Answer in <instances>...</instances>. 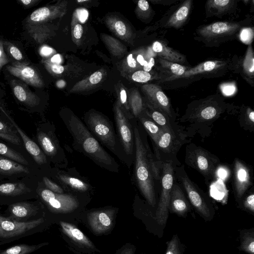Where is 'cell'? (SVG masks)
Returning <instances> with one entry per match:
<instances>
[{
  "instance_id": "f35d334b",
  "label": "cell",
  "mask_w": 254,
  "mask_h": 254,
  "mask_svg": "<svg viewBox=\"0 0 254 254\" xmlns=\"http://www.w3.org/2000/svg\"><path fill=\"white\" fill-rule=\"evenodd\" d=\"M240 237L239 250L249 254H254V229L242 230Z\"/></svg>"
},
{
  "instance_id": "6da1fadb",
  "label": "cell",
  "mask_w": 254,
  "mask_h": 254,
  "mask_svg": "<svg viewBox=\"0 0 254 254\" xmlns=\"http://www.w3.org/2000/svg\"><path fill=\"white\" fill-rule=\"evenodd\" d=\"M131 122L135 140V182L148 203L154 207L160 189L162 162L157 159L151 151L147 141V134L139 122L132 119Z\"/></svg>"
},
{
  "instance_id": "1f68e13d",
  "label": "cell",
  "mask_w": 254,
  "mask_h": 254,
  "mask_svg": "<svg viewBox=\"0 0 254 254\" xmlns=\"http://www.w3.org/2000/svg\"><path fill=\"white\" fill-rule=\"evenodd\" d=\"M151 139L152 144L157 142L160 136L166 130L156 124L145 113L137 119Z\"/></svg>"
},
{
  "instance_id": "277c9868",
  "label": "cell",
  "mask_w": 254,
  "mask_h": 254,
  "mask_svg": "<svg viewBox=\"0 0 254 254\" xmlns=\"http://www.w3.org/2000/svg\"><path fill=\"white\" fill-rule=\"evenodd\" d=\"M237 59L209 60L190 66L179 76H171L156 81L162 89L184 87L203 78L219 77L228 72H235Z\"/></svg>"
},
{
  "instance_id": "9c48e42d",
  "label": "cell",
  "mask_w": 254,
  "mask_h": 254,
  "mask_svg": "<svg viewBox=\"0 0 254 254\" xmlns=\"http://www.w3.org/2000/svg\"><path fill=\"white\" fill-rule=\"evenodd\" d=\"M37 176H26L21 179L0 180V204L9 205L25 200L37 199Z\"/></svg>"
},
{
  "instance_id": "d6986e66",
  "label": "cell",
  "mask_w": 254,
  "mask_h": 254,
  "mask_svg": "<svg viewBox=\"0 0 254 254\" xmlns=\"http://www.w3.org/2000/svg\"><path fill=\"white\" fill-rule=\"evenodd\" d=\"M6 69L12 75L18 77L27 84L41 88L44 83L38 71L33 67L21 63H13L6 66Z\"/></svg>"
},
{
  "instance_id": "c3c4849f",
  "label": "cell",
  "mask_w": 254,
  "mask_h": 254,
  "mask_svg": "<svg viewBox=\"0 0 254 254\" xmlns=\"http://www.w3.org/2000/svg\"><path fill=\"white\" fill-rule=\"evenodd\" d=\"M137 4L139 10L143 14L144 17L147 18L151 16V8L147 0H139Z\"/></svg>"
},
{
  "instance_id": "f6af8a7d",
  "label": "cell",
  "mask_w": 254,
  "mask_h": 254,
  "mask_svg": "<svg viewBox=\"0 0 254 254\" xmlns=\"http://www.w3.org/2000/svg\"><path fill=\"white\" fill-rule=\"evenodd\" d=\"M4 44L6 49L8 51L10 56L15 60L21 61L23 60V57L21 52L19 49L11 43L5 42Z\"/></svg>"
},
{
  "instance_id": "8d00e7d4",
  "label": "cell",
  "mask_w": 254,
  "mask_h": 254,
  "mask_svg": "<svg viewBox=\"0 0 254 254\" xmlns=\"http://www.w3.org/2000/svg\"><path fill=\"white\" fill-rule=\"evenodd\" d=\"M56 178L63 184L73 190L84 192L89 190L88 184L77 178L64 174H59Z\"/></svg>"
},
{
  "instance_id": "11a10c76",
  "label": "cell",
  "mask_w": 254,
  "mask_h": 254,
  "mask_svg": "<svg viewBox=\"0 0 254 254\" xmlns=\"http://www.w3.org/2000/svg\"><path fill=\"white\" fill-rule=\"evenodd\" d=\"M18 2L25 8H30L37 4L39 0H19Z\"/></svg>"
},
{
  "instance_id": "5bb4252c",
  "label": "cell",
  "mask_w": 254,
  "mask_h": 254,
  "mask_svg": "<svg viewBox=\"0 0 254 254\" xmlns=\"http://www.w3.org/2000/svg\"><path fill=\"white\" fill-rule=\"evenodd\" d=\"M117 135L123 150L131 164L134 159L135 140L131 120L118 102L114 109Z\"/></svg>"
},
{
  "instance_id": "6125c7cd",
  "label": "cell",
  "mask_w": 254,
  "mask_h": 254,
  "mask_svg": "<svg viewBox=\"0 0 254 254\" xmlns=\"http://www.w3.org/2000/svg\"><path fill=\"white\" fill-rule=\"evenodd\" d=\"M56 84H57V86L59 88H63V87H64L65 86V83L63 80H60L57 81Z\"/></svg>"
},
{
  "instance_id": "816d5d0a",
  "label": "cell",
  "mask_w": 254,
  "mask_h": 254,
  "mask_svg": "<svg viewBox=\"0 0 254 254\" xmlns=\"http://www.w3.org/2000/svg\"><path fill=\"white\" fill-rule=\"evenodd\" d=\"M76 14L78 20L82 23H85L88 18V11L85 8L78 9Z\"/></svg>"
},
{
  "instance_id": "6f0895ef",
  "label": "cell",
  "mask_w": 254,
  "mask_h": 254,
  "mask_svg": "<svg viewBox=\"0 0 254 254\" xmlns=\"http://www.w3.org/2000/svg\"><path fill=\"white\" fill-rule=\"evenodd\" d=\"M128 65L131 68H134L136 67V60L133 58L132 54H129L127 58Z\"/></svg>"
},
{
  "instance_id": "d4e9b609",
  "label": "cell",
  "mask_w": 254,
  "mask_h": 254,
  "mask_svg": "<svg viewBox=\"0 0 254 254\" xmlns=\"http://www.w3.org/2000/svg\"><path fill=\"white\" fill-rule=\"evenodd\" d=\"M236 71L252 87L254 86V52L252 44L248 45L244 57L237 59Z\"/></svg>"
},
{
  "instance_id": "ac0fdd59",
  "label": "cell",
  "mask_w": 254,
  "mask_h": 254,
  "mask_svg": "<svg viewBox=\"0 0 254 254\" xmlns=\"http://www.w3.org/2000/svg\"><path fill=\"white\" fill-rule=\"evenodd\" d=\"M35 168L23 165L14 160L0 156V180H15L26 176H38Z\"/></svg>"
},
{
  "instance_id": "5b68a950",
  "label": "cell",
  "mask_w": 254,
  "mask_h": 254,
  "mask_svg": "<svg viewBox=\"0 0 254 254\" xmlns=\"http://www.w3.org/2000/svg\"><path fill=\"white\" fill-rule=\"evenodd\" d=\"M84 122L89 131L103 145L128 167L131 165L115 132L113 124L108 118L92 111L85 115Z\"/></svg>"
},
{
  "instance_id": "60d3db41",
  "label": "cell",
  "mask_w": 254,
  "mask_h": 254,
  "mask_svg": "<svg viewBox=\"0 0 254 254\" xmlns=\"http://www.w3.org/2000/svg\"><path fill=\"white\" fill-rule=\"evenodd\" d=\"M165 254H183V248L177 235H173L171 240L167 243Z\"/></svg>"
},
{
  "instance_id": "9a60e30c",
  "label": "cell",
  "mask_w": 254,
  "mask_h": 254,
  "mask_svg": "<svg viewBox=\"0 0 254 254\" xmlns=\"http://www.w3.org/2000/svg\"><path fill=\"white\" fill-rule=\"evenodd\" d=\"M13 221L25 222L45 217L44 207L40 201L25 200L7 206L4 216Z\"/></svg>"
},
{
  "instance_id": "bcb514c9",
  "label": "cell",
  "mask_w": 254,
  "mask_h": 254,
  "mask_svg": "<svg viewBox=\"0 0 254 254\" xmlns=\"http://www.w3.org/2000/svg\"><path fill=\"white\" fill-rule=\"evenodd\" d=\"M113 30L116 34L121 37H125L128 33L125 23L122 20H117L112 24Z\"/></svg>"
},
{
  "instance_id": "603a6c76",
  "label": "cell",
  "mask_w": 254,
  "mask_h": 254,
  "mask_svg": "<svg viewBox=\"0 0 254 254\" xmlns=\"http://www.w3.org/2000/svg\"><path fill=\"white\" fill-rule=\"evenodd\" d=\"M9 122L17 130L18 134L23 142L24 147L34 160L36 164L39 166H44L48 165V159L40 148V146L31 139H30L6 113H4Z\"/></svg>"
},
{
  "instance_id": "f5cc1de1",
  "label": "cell",
  "mask_w": 254,
  "mask_h": 254,
  "mask_svg": "<svg viewBox=\"0 0 254 254\" xmlns=\"http://www.w3.org/2000/svg\"><path fill=\"white\" fill-rule=\"evenodd\" d=\"M83 33V27L80 24H76L74 27L73 35L76 39H79L82 37Z\"/></svg>"
},
{
  "instance_id": "7dc6e473",
  "label": "cell",
  "mask_w": 254,
  "mask_h": 254,
  "mask_svg": "<svg viewBox=\"0 0 254 254\" xmlns=\"http://www.w3.org/2000/svg\"><path fill=\"white\" fill-rule=\"evenodd\" d=\"M220 89L225 96H231L235 94L237 88L234 83H224L220 85Z\"/></svg>"
},
{
  "instance_id": "d590c367",
  "label": "cell",
  "mask_w": 254,
  "mask_h": 254,
  "mask_svg": "<svg viewBox=\"0 0 254 254\" xmlns=\"http://www.w3.org/2000/svg\"><path fill=\"white\" fill-rule=\"evenodd\" d=\"M129 109L132 119H137L138 117L145 113L146 109L145 102H144L140 93L137 90L133 91L131 94Z\"/></svg>"
},
{
  "instance_id": "4dcf8cb0",
  "label": "cell",
  "mask_w": 254,
  "mask_h": 254,
  "mask_svg": "<svg viewBox=\"0 0 254 254\" xmlns=\"http://www.w3.org/2000/svg\"><path fill=\"white\" fill-rule=\"evenodd\" d=\"M145 104V114L164 130H167L176 124L175 121L161 111L154 108L146 102Z\"/></svg>"
},
{
  "instance_id": "680465c9",
  "label": "cell",
  "mask_w": 254,
  "mask_h": 254,
  "mask_svg": "<svg viewBox=\"0 0 254 254\" xmlns=\"http://www.w3.org/2000/svg\"><path fill=\"white\" fill-rule=\"evenodd\" d=\"M135 250L134 246H127L122 250L119 254H134Z\"/></svg>"
},
{
  "instance_id": "db71d44e",
  "label": "cell",
  "mask_w": 254,
  "mask_h": 254,
  "mask_svg": "<svg viewBox=\"0 0 254 254\" xmlns=\"http://www.w3.org/2000/svg\"><path fill=\"white\" fill-rule=\"evenodd\" d=\"M55 52V50L48 46H44L40 50V54L42 56L48 57Z\"/></svg>"
},
{
  "instance_id": "9f6ffc18",
  "label": "cell",
  "mask_w": 254,
  "mask_h": 254,
  "mask_svg": "<svg viewBox=\"0 0 254 254\" xmlns=\"http://www.w3.org/2000/svg\"><path fill=\"white\" fill-rule=\"evenodd\" d=\"M178 0H150L154 4H158L165 5H171L175 3Z\"/></svg>"
},
{
  "instance_id": "7c38bea8",
  "label": "cell",
  "mask_w": 254,
  "mask_h": 254,
  "mask_svg": "<svg viewBox=\"0 0 254 254\" xmlns=\"http://www.w3.org/2000/svg\"><path fill=\"white\" fill-rule=\"evenodd\" d=\"M37 193L38 199L44 208L54 213H64L71 212L79 205V202L74 196L66 193H56L46 188L42 181L38 182Z\"/></svg>"
},
{
  "instance_id": "7bdbcfd3",
  "label": "cell",
  "mask_w": 254,
  "mask_h": 254,
  "mask_svg": "<svg viewBox=\"0 0 254 254\" xmlns=\"http://www.w3.org/2000/svg\"><path fill=\"white\" fill-rule=\"evenodd\" d=\"M240 202H242L243 207L246 210L253 214L254 213V193L253 188L251 192H249L245 196H244Z\"/></svg>"
},
{
  "instance_id": "30bf717a",
  "label": "cell",
  "mask_w": 254,
  "mask_h": 254,
  "mask_svg": "<svg viewBox=\"0 0 254 254\" xmlns=\"http://www.w3.org/2000/svg\"><path fill=\"white\" fill-rule=\"evenodd\" d=\"M185 162L189 167L198 172L206 184L215 180L218 168L221 165L219 158L206 149L189 143L186 147Z\"/></svg>"
},
{
  "instance_id": "f546056e",
  "label": "cell",
  "mask_w": 254,
  "mask_h": 254,
  "mask_svg": "<svg viewBox=\"0 0 254 254\" xmlns=\"http://www.w3.org/2000/svg\"><path fill=\"white\" fill-rule=\"evenodd\" d=\"M60 223L64 233L73 241L89 249L95 248L92 242L74 225L64 221Z\"/></svg>"
},
{
  "instance_id": "4316f807",
  "label": "cell",
  "mask_w": 254,
  "mask_h": 254,
  "mask_svg": "<svg viewBox=\"0 0 254 254\" xmlns=\"http://www.w3.org/2000/svg\"><path fill=\"white\" fill-rule=\"evenodd\" d=\"M151 49L158 58L172 63L189 66V63L185 55L168 46L162 41H154L151 46Z\"/></svg>"
},
{
  "instance_id": "f907efd6",
  "label": "cell",
  "mask_w": 254,
  "mask_h": 254,
  "mask_svg": "<svg viewBox=\"0 0 254 254\" xmlns=\"http://www.w3.org/2000/svg\"><path fill=\"white\" fill-rule=\"evenodd\" d=\"M8 62V58L4 51L3 43L0 40V71L2 67Z\"/></svg>"
},
{
  "instance_id": "7a4b0ae2",
  "label": "cell",
  "mask_w": 254,
  "mask_h": 254,
  "mask_svg": "<svg viewBox=\"0 0 254 254\" xmlns=\"http://www.w3.org/2000/svg\"><path fill=\"white\" fill-rule=\"evenodd\" d=\"M229 109L230 105L216 93L190 103L180 121L188 124L185 130L189 137L195 133L202 135Z\"/></svg>"
},
{
  "instance_id": "484cf974",
  "label": "cell",
  "mask_w": 254,
  "mask_h": 254,
  "mask_svg": "<svg viewBox=\"0 0 254 254\" xmlns=\"http://www.w3.org/2000/svg\"><path fill=\"white\" fill-rule=\"evenodd\" d=\"M238 0H208L205 4L206 17L222 18L234 12L238 5Z\"/></svg>"
},
{
  "instance_id": "ee69618b",
  "label": "cell",
  "mask_w": 254,
  "mask_h": 254,
  "mask_svg": "<svg viewBox=\"0 0 254 254\" xmlns=\"http://www.w3.org/2000/svg\"><path fill=\"white\" fill-rule=\"evenodd\" d=\"M42 181L46 188L52 192L59 194L64 193V189L57 184L50 180L48 177H43Z\"/></svg>"
},
{
  "instance_id": "d6a6232c",
  "label": "cell",
  "mask_w": 254,
  "mask_h": 254,
  "mask_svg": "<svg viewBox=\"0 0 254 254\" xmlns=\"http://www.w3.org/2000/svg\"><path fill=\"white\" fill-rule=\"evenodd\" d=\"M0 138L15 146L22 145L21 138L12 124L2 121H0Z\"/></svg>"
},
{
  "instance_id": "e7e4bbea",
  "label": "cell",
  "mask_w": 254,
  "mask_h": 254,
  "mask_svg": "<svg viewBox=\"0 0 254 254\" xmlns=\"http://www.w3.org/2000/svg\"></svg>"
},
{
  "instance_id": "8fae6325",
  "label": "cell",
  "mask_w": 254,
  "mask_h": 254,
  "mask_svg": "<svg viewBox=\"0 0 254 254\" xmlns=\"http://www.w3.org/2000/svg\"><path fill=\"white\" fill-rule=\"evenodd\" d=\"M46 223L45 217L20 222L0 215V246L39 232Z\"/></svg>"
},
{
  "instance_id": "4fadbf2b",
  "label": "cell",
  "mask_w": 254,
  "mask_h": 254,
  "mask_svg": "<svg viewBox=\"0 0 254 254\" xmlns=\"http://www.w3.org/2000/svg\"><path fill=\"white\" fill-rule=\"evenodd\" d=\"M172 162L162 163L160 192L155 215L159 224L165 226L168 217L169 202L173 185L176 180Z\"/></svg>"
},
{
  "instance_id": "3957f363",
  "label": "cell",
  "mask_w": 254,
  "mask_h": 254,
  "mask_svg": "<svg viewBox=\"0 0 254 254\" xmlns=\"http://www.w3.org/2000/svg\"><path fill=\"white\" fill-rule=\"evenodd\" d=\"M63 122L72 136L73 144L100 167L118 173L117 162L102 146L86 126L73 113L62 116Z\"/></svg>"
},
{
  "instance_id": "94428289",
  "label": "cell",
  "mask_w": 254,
  "mask_h": 254,
  "mask_svg": "<svg viewBox=\"0 0 254 254\" xmlns=\"http://www.w3.org/2000/svg\"><path fill=\"white\" fill-rule=\"evenodd\" d=\"M62 62V58L59 54L53 56L50 59V62L53 64H60Z\"/></svg>"
},
{
  "instance_id": "e575fe53",
  "label": "cell",
  "mask_w": 254,
  "mask_h": 254,
  "mask_svg": "<svg viewBox=\"0 0 254 254\" xmlns=\"http://www.w3.org/2000/svg\"><path fill=\"white\" fill-rule=\"evenodd\" d=\"M48 244L46 242L37 245L18 244L5 249H0V254H30Z\"/></svg>"
},
{
  "instance_id": "91938a15",
  "label": "cell",
  "mask_w": 254,
  "mask_h": 254,
  "mask_svg": "<svg viewBox=\"0 0 254 254\" xmlns=\"http://www.w3.org/2000/svg\"><path fill=\"white\" fill-rule=\"evenodd\" d=\"M137 62L143 67L145 66L147 64L148 62L144 59L143 56L141 54H138L136 57Z\"/></svg>"
},
{
  "instance_id": "ba28073f",
  "label": "cell",
  "mask_w": 254,
  "mask_h": 254,
  "mask_svg": "<svg viewBox=\"0 0 254 254\" xmlns=\"http://www.w3.org/2000/svg\"><path fill=\"white\" fill-rule=\"evenodd\" d=\"M174 173L176 181L186 192L195 210L206 220H211L214 216V209L210 198L190 179L184 165L175 166Z\"/></svg>"
},
{
  "instance_id": "cb8c5ba5",
  "label": "cell",
  "mask_w": 254,
  "mask_h": 254,
  "mask_svg": "<svg viewBox=\"0 0 254 254\" xmlns=\"http://www.w3.org/2000/svg\"><path fill=\"white\" fill-rule=\"evenodd\" d=\"M36 138L40 148L47 158L49 157L54 161L59 150V145L54 133L46 129L43 125H40L37 129Z\"/></svg>"
},
{
  "instance_id": "836d02e7",
  "label": "cell",
  "mask_w": 254,
  "mask_h": 254,
  "mask_svg": "<svg viewBox=\"0 0 254 254\" xmlns=\"http://www.w3.org/2000/svg\"><path fill=\"white\" fill-rule=\"evenodd\" d=\"M0 155L14 160L23 165L34 168V165L21 152L0 141Z\"/></svg>"
},
{
  "instance_id": "681fc988",
  "label": "cell",
  "mask_w": 254,
  "mask_h": 254,
  "mask_svg": "<svg viewBox=\"0 0 254 254\" xmlns=\"http://www.w3.org/2000/svg\"><path fill=\"white\" fill-rule=\"evenodd\" d=\"M45 64L49 71L55 74H61L64 69L63 66L60 64H53L51 62H45Z\"/></svg>"
},
{
  "instance_id": "74e56055",
  "label": "cell",
  "mask_w": 254,
  "mask_h": 254,
  "mask_svg": "<svg viewBox=\"0 0 254 254\" xmlns=\"http://www.w3.org/2000/svg\"><path fill=\"white\" fill-rule=\"evenodd\" d=\"M240 125L247 130L254 132V111L251 107L243 105L240 108L239 118Z\"/></svg>"
},
{
  "instance_id": "be15d7a7",
  "label": "cell",
  "mask_w": 254,
  "mask_h": 254,
  "mask_svg": "<svg viewBox=\"0 0 254 254\" xmlns=\"http://www.w3.org/2000/svg\"><path fill=\"white\" fill-rule=\"evenodd\" d=\"M78 2H87L89 1V0H77Z\"/></svg>"
},
{
  "instance_id": "7402d4cb",
  "label": "cell",
  "mask_w": 254,
  "mask_h": 254,
  "mask_svg": "<svg viewBox=\"0 0 254 254\" xmlns=\"http://www.w3.org/2000/svg\"><path fill=\"white\" fill-rule=\"evenodd\" d=\"M114 213L115 210L113 209L91 212L87 215L89 225L95 233H104L112 227Z\"/></svg>"
},
{
  "instance_id": "f1b7e54d",
  "label": "cell",
  "mask_w": 254,
  "mask_h": 254,
  "mask_svg": "<svg viewBox=\"0 0 254 254\" xmlns=\"http://www.w3.org/2000/svg\"><path fill=\"white\" fill-rule=\"evenodd\" d=\"M155 65L156 72L161 77V79L171 76H181L190 67L172 63L158 57L155 60Z\"/></svg>"
},
{
  "instance_id": "ffe728a7",
  "label": "cell",
  "mask_w": 254,
  "mask_h": 254,
  "mask_svg": "<svg viewBox=\"0 0 254 254\" xmlns=\"http://www.w3.org/2000/svg\"><path fill=\"white\" fill-rule=\"evenodd\" d=\"M192 0H186L175 6V9L165 20H161L163 28L180 29L188 20L191 11Z\"/></svg>"
},
{
  "instance_id": "ab89813d",
  "label": "cell",
  "mask_w": 254,
  "mask_h": 254,
  "mask_svg": "<svg viewBox=\"0 0 254 254\" xmlns=\"http://www.w3.org/2000/svg\"><path fill=\"white\" fill-rule=\"evenodd\" d=\"M131 78L133 81L139 83H146L152 80L158 81L161 79V77L156 71L151 73L143 70L134 72L132 74Z\"/></svg>"
},
{
  "instance_id": "83f0119b",
  "label": "cell",
  "mask_w": 254,
  "mask_h": 254,
  "mask_svg": "<svg viewBox=\"0 0 254 254\" xmlns=\"http://www.w3.org/2000/svg\"><path fill=\"white\" fill-rule=\"evenodd\" d=\"M10 85L14 95L24 105L31 108L38 106L39 98L28 87L27 84L20 80H11Z\"/></svg>"
},
{
  "instance_id": "8992f818",
  "label": "cell",
  "mask_w": 254,
  "mask_h": 254,
  "mask_svg": "<svg viewBox=\"0 0 254 254\" xmlns=\"http://www.w3.org/2000/svg\"><path fill=\"white\" fill-rule=\"evenodd\" d=\"M251 19L239 22L217 21L197 27L194 39L208 47H217L234 39L241 29L249 25Z\"/></svg>"
},
{
  "instance_id": "44dd1931",
  "label": "cell",
  "mask_w": 254,
  "mask_h": 254,
  "mask_svg": "<svg viewBox=\"0 0 254 254\" xmlns=\"http://www.w3.org/2000/svg\"><path fill=\"white\" fill-rule=\"evenodd\" d=\"M168 208L172 213L183 217L190 210V202L176 180L171 190Z\"/></svg>"
},
{
  "instance_id": "b9f144b4",
  "label": "cell",
  "mask_w": 254,
  "mask_h": 254,
  "mask_svg": "<svg viewBox=\"0 0 254 254\" xmlns=\"http://www.w3.org/2000/svg\"><path fill=\"white\" fill-rule=\"evenodd\" d=\"M254 28L245 27L239 33L240 40L245 44L250 45L254 39Z\"/></svg>"
},
{
  "instance_id": "2e32d148",
  "label": "cell",
  "mask_w": 254,
  "mask_h": 254,
  "mask_svg": "<svg viewBox=\"0 0 254 254\" xmlns=\"http://www.w3.org/2000/svg\"><path fill=\"white\" fill-rule=\"evenodd\" d=\"M253 185L252 169L236 158L233 165L232 188L236 200L239 203Z\"/></svg>"
},
{
  "instance_id": "e0dca14e",
  "label": "cell",
  "mask_w": 254,
  "mask_h": 254,
  "mask_svg": "<svg viewBox=\"0 0 254 254\" xmlns=\"http://www.w3.org/2000/svg\"><path fill=\"white\" fill-rule=\"evenodd\" d=\"M142 91L146 97L147 103L175 121V112L171 101L160 85L157 84H146L142 86Z\"/></svg>"
},
{
  "instance_id": "52a82bcc",
  "label": "cell",
  "mask_w": 254,
  "mask_h": 254,
  "mask_svg": "<svg viewBox=\"0 0 254 254\" xmlns=\"http://www.w3.org/2000/svg\"><path fill=\"white\" fill-rule=\"evenodd\" d=\"M185 127L177 123L161 134L157 142L153 144L154 154L159 161L172 162L176 166L181 164L177 154L185 144L190 142Z\"/></svg>"
}]
</instances>
